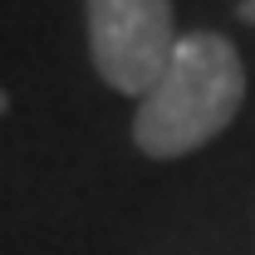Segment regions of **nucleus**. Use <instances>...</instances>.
Returning <instances> with one entry per match:
<instances>
[{
  "label": "nucleus",
  "instance_id": "f257e3e1",
  "mask_svg": "<svg viewBox=\"0 0 255 255\" xmlns=\"http://www.w3.org/2000/svg\"><path fill=\"white\" fill-rule=\"evenodd\" d=\"M246 103V64L236 44L211 30H191L177 39L162 79L137 98L132 142L147 157H187L206 147Z\"/></svg>",
  "mask_w": 255,
  "mask_h": 255
},
{
  "label": "nucleus",
  "instance_id": "f03ea898",
  "mask_svg": "<svg viewBox=\"0 0 255 255\" xmlns=\"http://www.w3.org/2000/svg\"><path fill=\"white\" fill-rule=\"evenodd\" d=\"M84 30L98 79L132 98L162 79L182 39L172 0H84Z\"/></svg>",
  "mask_w": 255,
  "mask_h": 255
},
{
  "label": "nucleus",
  "instance_id": "7ed1b4c3",
  "mask_svg": "<svg viewBox=\"0 0 255 255\" xmlns=\"http://www.w3.org/2000/svg\"><path fill=\"white\" fill-rule=\"evenodd\" d=\"M236 15H241L246 25H255V0H241V10H236Z\"/></svg>",
  "mask_w": 255,
  "mask_h": 255
}]
</instances>
